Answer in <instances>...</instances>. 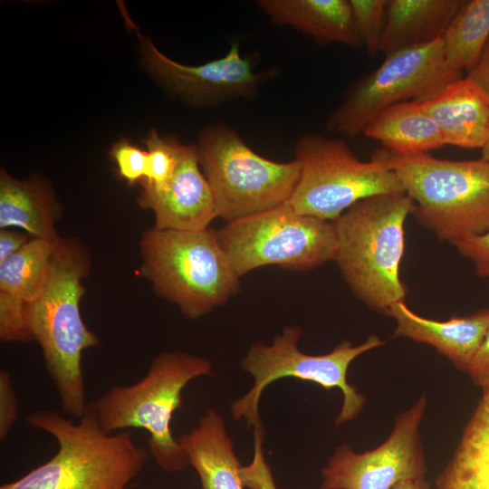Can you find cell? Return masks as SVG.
<instances>
[{
	"instance_id": "3",
	"label": "cell",
	"mask_w": 489,
	"mask_h": 489,
	"mask_svg": "<svg viewBox=\"0 0 489 489\" xmlns=\"http://www.w3.org/2000/svg\"><path fill=\"white\" fill-rule=\"evenodd\" d=\"M413 207L406 193L375 195L358 201L332 221L338 267L352 292L377 312L386 313L407 296L399 266L405 221Z\"/></svg>"
},
{
	"instance_id": "20",
	"label": "cell",
	"mask_w": 489,
	"mask_h": 489,
	"mask_svg": "<svg viewBox=\"0 0 489 489\" xmlns=\"http://www.w3.org/2000/svg\"><path fill=\"white\" fill-rule=\"evenodd\" d=\"M460 0H388L379 52L385 56L443 37Z\"/></svg>"
},
{
	"instance_id": "18",
	"label": "cell",
	"mask_w": 489,
	"mask_h": 489,
	"mask_svg": "<svg viewBox=\"0 0 489 489\" xmlns=\"http://www.w3.org/2000/svg\"><path fill=\"white\" fill-rule=\"evenodd\" d=\"M201 489H244L240 464L223 417L207 409L197 425L178 438Z\"/></svg>"
},
{
	"instance_id": "14",
	"label": "cell",
	"mask_w": 489,
	"mask_h": 489,
	"mask_svg": "<svg viewBox=\"0 0 489 489\" xmlns=\"http://www.w3.org/2000/svg\"><path fill=\"white\" fill-rule=\"evenodd\" d=\"M177 163L171 177L154 186L144 179L138 197L141 208L155 216L154 227L201 230L217 217L210 186L202 171L197 145L176 143Z\"/></svg>"
},
{
	"instance_id": "30",
	"label": "cell",
	"mask_w": 489,
	"mask_h": 489,
	"mask_svg": "<svg viewBox=\"0 0 489 489\" xmlns=\"http://www.w3.org/2000/svg\"><path fill=\"white\" fill-rule=\"evenodd\" d=\"M452 244L462 256L472 262L478 276L489 278V229L481 235L456 240Z\"/></svg>"
},
{
	"instance_id": "29",
	"label": "cell",
	"mask_w": 489,
	"mask_h": 489,
	"mask_svg": "<svg viewBox=\"0 0 489 489\" xmlns=\"http://www.w3.org/2000/svg\"><path fill=\"white\" fill-rule=\"evenodd\" d=\"M264 428L254 430V457L249 465L241 466L240 476L247 489H277L263 450Z\"/></svg>"
},
{
	"instance_id": "31",
	"label": "cell",
	"mask_w": 489,
	"mask_h": 489,
	"mask_svg": "<svg viewBox=\"0 0 489 489\" xmlns=\"http://www.w3.org/2000/svg\"><path fill=\"white\" fill-rule=\"evenodd\" d=\"M18 403L12 377L7 370L0 371V440L8 436L17 419Z\"/></svg>"
},
{
	"instance_id": "35",
	"label": "cell",
	"mask_w": 489,
	"mask_h": 489,
	"mask_svg": "<svg viewBox=\"0 0 489 489\" xmlns=\"http://www.w3.org/2000/svg\"><path fill=\"white\" fill-rule=\"evenodd\" d=\"M392 489H431L425 477L404 481L396 484Z\"/></svg>"
},
{
	"instance_id": "19",
	"label": "cell",
	"mask_w": 489,
	"mask_h": 489,
	"mask_svg": "<svg viewBox=\"0 0 489 489\" xmlns=\"http://www.w3.org/2000/svg\"><path fill=\"white\" fill-rule=\"evenodd\" d=\"M61 205L53 187L40 174L18 179L0 172V228H19L32 238H61L56 224Z\"/></svg>"
},
{
	"instance_id": "32",
	"label": "cell",
	"mask_w": 489,
	"mask_h": 489,
	"mask_svg": "<svg viewBox=\"0 0 489 489\" xmlns=\"http://www.w3.org/2000/svg\"><path fill=\"white\" fill-rule=\"evenodd\" d=\"M475 385L489 388V329L467 372Z\"/></svg>"
},
{
	"instance_id": "4",
	"label": "cell",
	"mask_w": 489,
	"mask_h": 489,
	"mask_svg": "<svg viewBox=\"0 0 489 489\" xmlns=\"http://www.w3.org/2000/svg\"><path fill=\"white\" fill-rule=\"evenodd\" d=\"M211 373L212 364L206 358L180 350L161 352L139 381L114 385L90 404L104 433L146 430L149 453L158 467L167 473L180 472L188 461L173 436V415L182 407L186 386Z\"/></svg>"
},
{
	"instance_id": "9",
	"label": "cell",
	"mask_w": 489,
	"mask_h": 489,
	"mask_svg": "<svg viewBox=\"0 0 489 489\" xmlns=\"http://www.w3.org/2000/svg\"><path fill=\"white\" fill-rule=\"evenodd\" d=\"M294 153L300 177L285 203L299 214L334 221L363 198L405 193L382 160H360L344 139L305 133L297 139Z\"/></svg>"
},
{
	"instance_id": "7",
	"label": "cell",
	"mask_w": 489,
	"mask_h": 489,
	"mask_svg": "<svg viewBox=\"0 0 489 489\" xmlns=\"http://www.w3.org/2000/svg\"><path fill=\"white\" fill-rule=\"evenodd\" d=\"M197 149L216 216L226 223L285 203L300 177L295 159L278 162L262 157L223 122L206 127Z\"/></svg>"
},
{
	"instance_id": "15",
	"label": "cell",
	"mask_w": 489,
	"mask_h": 489,
	"mask_svg": "<svg viewBox=\"0 0 489 489\" xmlns=\"http://www.w3.org/2000/svg\"><path fill=\"white\" fill-rule=\"evenodd\" d=\"M386 314L396 321L394 338L405 337L429 344L455 369L466 373L489 329V309L440 321L422 317L411 311L405 302H398Z\"/></svg>"
},
{
	"instance_id": "36",
	"label": "cell",
	"mask_w": 489,
	"mask_h": 489,
	"mask_svg": "<svg viewBox=\"0 0 489 489\" xmlns=\"http://www.w3.org/2000/svg\"><path fill=\"white\" fill-rule=\"evenodd\" d=\"M482 149V158L489 161V133Z\"/></svg>"
},
{
	"instance_id": "21",
	"label": "cell",
	"mask_w": 489,
	"mask_h": 489,
	"mask_svg": "<svg viewBox=\"0 0 489 489\" xmlns=\"http://www.w3.org/2000/svg\"><path fill=\"white\" fill-rule=\"evenodd\" d=\"M362 133L398 155L427 154L446 145L434 120L416 101L387 107L369 122Z\"/></svg>"
},
{
	"instance_id": "12",
	"label": "cell",
	"mask_w": 489,
	"mask_h": 489,
	"mask_svg": "<svg viewBox=\"0 0 489 489\" xmlns=\"http://www.w3.org/2000/svg\"><path fill=\"white\" fill-rule=\"evenodd\" d=\"M426 408L423 393L397 417L388 437L374 449L356 453L348 445L338 446L321 471L319 489H392L401 482L425 477L419 428Z\"/></svg>"
},
{
	"instance_id": "27",
	"label": "cell",
	"mask_w": 489,
	"mask_h": 489,
	"mask_svg": "<svg viewBox=\"0 0 489 489\" xmlns=\"http://www.w3.org/2000/svg\"><path fill=\"white\" fill-rule=\"evenodd\" d=\"M26 302L7 292H0V339L4 342L31 341L26 316Z\"/></svg>"
},
{
	"instance_id": "34",
	"label": "cell",
	"mask_w": 489,
	"mask_h": 489,
	"mask_svg": "<svg viewBox=\"0 0 489 489\" xmlns=\"http://www.w3.org/2000/svg\"><path fill=\"white\" fill-rule=\"evenodd\" d=\"M466 77L475 82L489 98V40L477 64Z\"/></svg>"
},
{
	"instance_id": "10",
	"label": "cell",
	"mask_w": 489,
	"mask_h": 489,
	"mask_svg": "<svg viewBox=\"0 0 489 489\" xmlns=\"http://www.w3.org/2000/svg\"><path fill=\"white\" fill-rule=\"evenodd\" d=\"M217 235L239 277L267 265L307 270L337 254L333 222L299 214L286 203L226 223Z\"/></svg>"
},
{
	"instance_id": "33",
	"label": "cell",
	"mask_w": 489,
	"mask_h": 489,
	"mask_svg": "<svg viewBox=\"0 0 489 489\" xmlns=\"http://www.w3.org/2000/svg\"><path fill=\"white\" fill-rule=\"evenodd\" d=\"M32 237L14 228H0V263L18 252Z\"/></svg>"
},
{
	"instance_id": "8",
	"label": "cell",
	"mask_w": 489,
	"mask_h": 489,
	"mask_svg": "<svg viewBox=\"0 0 489 489\" xmlns=\"http://www.w3.org/2000/svg\"><path fill=\"white\" fill-rule=\"evenodd\" d=\"M301 336L299 327L289 326L271 344L257 342L250 347L241 367L254 381L249 391L232 402L235 420L244 419L254 429L263 427L259 415L261 395L270 384L283 378L312 382L326 390H341L343 402L335 419L336 427L353 420L362 411L366 398L348 382L347 372L356 358L384 345L385 341L372 334L360 344L352 345L344 340L329 353L310 355L298 348Z\"/></svg>"
},
{
	"instance_id": "5",
	"label": "cell",
	"mask_w": 489,
	"mask_h": 489,
	"mask_svg": "<svg viewBox=\"0 0 489 489\" xmlns=\"http://www.w3.org/2000/svg\"><path fill=\"white\" fill-rule=\"evenodd\" d=\"M371 157L398 177L414 203L412 214L439 239L453 242L489 229V161L398 155L385 149Z\"/></svg>"
},
{
	"instance_id": "22",
	"label": "cell",
	"mask_w": 489,
	"mask_h": 489,
	"mask_svg": "<svg viewBox=\"0 0 489 489\" xmlns=\"http://www.w3.org/2000/svg\"><path fill=\"white\" fill-rule=\"evenodd\" d=\"M482 390L455 453L436 478V489H489V388Z\"/></svg>"
},
{
	"instance_id": "24",
	"label": "cell",
	"mask_w": 489,
	"mask_h": 489,
	"mask_svg": "<svg viewBox=\"0 0 489 489\" xmlns=\"http://www.w3.org/2000/svg\"><path fill=\"white\" fill-rule=\"evenodd\" d=\"M32 238L18 252L0 263V292L25 302L34 301L47 281L58 241Z\"/></svg>"
},
{
	"instance_id": "23",
	"label": "cell",
	"mask_w": 489,
	"mask_h": 489,
	"mask_svg": "<svg viewBox=\"0 0 489 489\" xmlns=\"http://www.w3.org/2000/svg\"><path fill=\"white\" fill-rule=\"evenodd\" d=\"M442 40L448 65L461 72L472 71L489 40V0L463 1Z\"/></svg>"
},
{
	"instance_id": "11",
	"label": "cell",
	"mask_w": 489,
	"mask_h": 489,
	"mask_svg": "<svg viewBox=\"0 0 489 489\" xmlns=\"http://www.w3.org/2000/svg\"><path fill=\"white\" fill-rule=\"evenodd\" d=\"M460 78L462 72L446 61L442 38L393 53L349 87L340 105L328 116L326 129L354 138L387 107L429 100Z\"/></svg>"
},
{
	"instance_id": "2",
	"label": "cell",
	"mask_w": 489,
	"mask_h": 489,
	"mask_svg": "<svg viewBox=\"0 0 489 489\" xmlns=\"http://www.w3.org/2000/svg\"><path fill=\"white\" fill-rule=\"evenodd\" d=\"M25 421L53 436L57 452L0 489H127L149 456L130 431L104 433L91 404L76 423L50 409L32 411Z\"/></svg>"
},
{
	"instance_id": "16",
	"label": "cell",
	"mask_w": 489,
	"mask_h": 489,
	"mask_svg": "<svg viewBox=\"0 0 489 489\" xmlns=\"http://www.w3.org/2000/svg\"><path fill=\"white\" fill-rule=\"evenodd\" d=\"M419 102L437 125L446 145L484 147L489 133V98L471 79L462 77Z\"/></svg>"
},
{
	"instance_id": "26",
	"label": "cell",
	"mask_w": 489,
	"mask_h": 489,
	"mask_svg": "<svg viewBox=\"0 0 489 489\" xmlns=\"http://www.w3.org/2000/svg\"><path fill=\"white\" fill-rule=\"evenodd\" d=\"M177 140L171 137L161 138L155 129H150L143 140L148 153L145 181L160 186L171 177L177 163Z\"/></svg>"
},
{
	"instance_id": "1",
	"label": "cell",
	"mask_w": 489,
	"mask_h": 489,
	"mask_svg": "<svg viewBox=\"0 0 489 489\" xmlns=\"http://www.w3.org/2000/svg\"><path fill=\"white\" fill-rule=\"evenodd\" d=\"M91 262L89 251L79 239L61 237L43 289L25 308L29 331L42 350L62 411L77 419L88 407L82 354L100 344L80 312L85 293L82 280L89 273Z\"/></svg>"
},
{
	"instance_id": "6",
	"label": "cell",
	"mask_w": 489,
	"mask_h": 489,
	"mask_svg": "<svg viewBox=\"0 0 489 489\" xmlns=\"http://www.w3.org/2000/svg\"><path fill=\"white\" fill-rule=\"evenodd\" d=\"M139 252L140 274L187 318L210 312L239 289L240 277L220 244L217 230L153 226L143 233Z\"/></svg>"
},
{
	"instance_id": "25",
	"label": "cell",
	"mask_w": 489,
	"mask_h": 489,
	"mask_svg": "<svg viewBox=\"0 0 489 489\" xmlns=\"http://www.w3.org/2000/svg\"><path fill=\"white\" fill-rule=\"evenodd\" d=\"M358 31L369 56L379 52L388 0H349Z\"/></svg>"
},
{
	"instance_id": "13",
	"label": "cell",
	"mask_w": 489,
	"mask_h": 489,
	"mask_svg": "<svg viewBox=\"0 0 489 489\" xmlns=\"http://www.w3.org/2000/svg\"><path fill=\"white\" fill-rule=\"evenodd\" d=\"M149 68L169 91L197 106H217L238 99H252L275 76L273 69L255 72L252 60L242 56L238 42L223 56L200 65L179 63L139 36Z\"/></svg>"
},
{
	"instance_id": "17",
	"label": "cell",
	"mask_w": 489,
	"mask_h": 489,
	"mask_svg": "<svg viewBox=\"0 0 489 489\" xmlns=\"http://www.w3.org/2000/svg\"><path fill=\"white\" fill-rule=\"evenodd\" d=\"M274 25L292 27L321 43L361 47L349 0H259Z\"/></svg>"
},
{
	"instance_id": "28",
	"label": "cell",
	"mask_w": 489,
	"mask_h": 489,
	"mask_svg": "<svg viewBox=\"0 0 489 489\" xmlns=\"http://www.w3.org/2000/svg\"><path fill=\"white\" fill-rule=\"evenodd\" d=\"M110 156L117 166L119 177L129 186L140 182L146 175L147 150H143L129 140L116 142L110 149Z\"/></svg>"
}]
</instances>
